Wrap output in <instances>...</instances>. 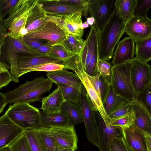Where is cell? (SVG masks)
<instances>
[{
	"label": "cell",
	"instance_id": "7dc6e473",
	"mask_svg": "<svg viewBox=\"0 0 151 151\" xmlns=\"http://www.w3.org/2000/svg\"><path fill=\"white\" fill-rule=\"evenodd\" d=\"M90 0H60L63 2L75 4L82 7L84 10L83 15L86 17L88 13L89 4Z\"/></svg>",
	"mask_w": 151,
	"mask_h": 151
},
{
	"label": "cell",
	"instance_id": "8d00e7d4",
	"mask_svg": "<svg viewBox=\"0 0 151 151\" xmlns=\"http://www.w3.org/2000/svg\"><path fill=\"white\" fill-rule=\"evenodd\" d=\"M8 147L11 151H32L24 131Z\"/></svg>",
	"mask_w": 151,
	"mask_h": 151
},
{
	"label": "cell",
	"instance_id": "5bb4252c",
	"mask_svg": "<svg viewBox=\"0 0 151 151\" xmlns=\"http://www.w3.org/2000/svg\"><path fill=\"white\" fill-rule=\"evenodd\" d=\"M125 32L134 41L151 35V20L147 16H133L126 24Z\"/></svg>",
	"mask_w": 151,
	"mask_h": 151
},
{
	"label": "cell",
	"instance_id": "d4e9b609",
	"mask_svg": "<svg viewBox=\"0 0 151 151\" xmlns=\"http://www.w3.org/2000/svg\"><path fill=\"white\" fill-rule=\"evenodd\" d=\"M40 113L42 126L50 128L72 126L68 116L60 112L50 115H47L43 111H40Z\"/></svg>",
	"mask_w": 151,
	"mask_h": 151
},
{
	"label": "cell",
	"instance_id": "816d5d0a",
	"mask_svg": "<svg viewBox=\"0 0 151 151\" xmlns=\"http://www.w3.org/2000/svg\"><path fill=\"white\" fill-rule=\"evenodd\" d=\"M7 104L6 94L0 92V114L3 111Z\"/></svg>",
	"mask_w": 151,
	"mask_h": 151
},
{
	"label": "cell",
	"instance_id": "680465c9",
	"mask_svg": "<svg viewBox=\"0 0 151 151\" xmlns=\"http://www.w3.org/2000/svg\"><path fill=\"white\" fill-rule=\"evenodd\" d=\"M0 151H11L8 147L3 148L0 149Z\"/></svg>",
	"mask_w": 151,
	"mask_h": 151
},
{
	"label": "cell",
	"instance_id": "f5cc1de1",
	"mask_svg": "<svg viewBox=\"0 0 151 151\" xmlns=\"http://www.w3.org/2000/svg\"><path fill=\"white\" fill-rule=\"evenodd\" d=\"M10 68L4 63L0 61V73L5 72L9 71Z\"/></svg>",
	"mask_w": 151,
	"mask_h": 151
},
{
	"label": "cell",
	"instance_id": "44dd1931",
	"mask_svg": "<svg viewBox=\"0 0 151 151\" xmlns=\"http://www.w3.org/2000/svg\"><path fill=\"white\" fill-rule=\"evenodd\" d=\"M82 13L80 12L62 17L60 26L68 34L81 40L84 33V29L82 26Z\"/></svg>",
	"mask_w": 151,
	"mask_h": 151
},
{
	"label": "cell",
	"instance_id": "ee69618b",
	"mask_svg": "<svg viewBox=\"0 0 151 151\" xmlns=\"http://www.w3.org/2000/svg\"><path fill=\"white\" fill-rule=\"evenodd\" d=\"M151 84L145 87L138 96V99L143 103L151 113Z\"/></svg>",
	"mask_w": 151,
	"mask_h": 151
},
{
	"label": "cell",
	"instance_id": "f1b7e54d",
	"mask_svg": "<svg viewBox=\"0 0 151 151\" xmlns=\"http://www.w3.org/2000/svg\"><path fill=\"white\" fill-rule=\"evenodd\" d=\"M60 112L68 116L72 126L83 122L80 108L73 103L65 101L60 107Z\"/></svg>",
	"mask_w": 151,
	"mask_h": 151
},
{
	"label": "cell",
	"instance_id": "277c9868",
	"mask_svg": "<svg viewBox=\"0 0 151 151\" xmlns=\"http://www.w3.org/2000/svg\"><path fill=\"white\" fill-rule=\"evenodd\" d=\"M40 111L27 103H17L9 106L5 114L23 131L36 129L41 126Z\"/></svg>",
	"mask_w": 151,
	"mask_h": 151
},
{
	"label": "cell",
	"instance_id": "4dcf8cb0",
	"mask_svg": "<svg viewBox=\"0 0 151 151\" xmlns=\"http://www.w3.org/2000/svg\"><path fill=\"white\" fill-rule=\"evenodd\" d=\"M61 90L65 101L73 103L80 108V100L81 90L66 85L56 83Z\"/></svg>",
	"mask_w": 151,
	"mask_h": 151
},
{
	"label": "cell",
	"instance_id": "8fae6325",
	"mask_svg": "<svg viewBox=\"0 0 151 151\" xmlns=\"http://www.w3.org/2000/svg\"><path fill=\"white\" fill-rule=\"evenodd\" d=\"M73 70L78 76L85 88L96 111L100 114L104 120L107 124L109 119L103 106L101 98L94 88L87 74L83 70L81 64H74L68 66L67 69Z\"/></svg>",
	"mask_w": 151,
	"mask_h": 151
},
{
	"label": "cell",
	"instance_id": "bcb514c9",
	"mask_svg": "<svg viewBox=\"0 0 151 151\" xmlns=\"http://www.w3.org/2000/svg\"><path fill=\"white\" fill-rule=\"evenodd\" d=\"M23 41L30 48L36 51L41 46L49 42L44 40L32 38H23Z\"/></svg>",
	"mask_w": 151,
	"mask_h": 151
},
{
	"label": "cell",
	"instance_id": "d6986e66",
	"mask_svg": "<svg viewBox=\"0 0 151 151\" xmlns=\"http://www.w3.org/2000/svg\"><path fill=\"white\" fill-rule=\"evenodd\" d=\"M117 45L112 57L113 65L122 64L134 59L135 46L132 38L126 37Z\"/></svg>",
	"mask_w": 151,
	"mask_h": 151
},
{
	"label": "cell",
	"instance_id": "74e56055",
	"mask_svg": "<svg viewBox=\"0 0 151 151\" xmlns=\"http://www.w3.org/2000/svg\"><path fill=\"white\" fill-rule=\"evenodd\" d=\"M74 55L69 53L60 44L52 46L47 56L61 60L64 62Z\"/></svg>",
	"mask_w": 151,
	"mask_h": 151
},
{
	"label": "cell",
	"instance_id": "6f0895ef",
	"mask_svg": "<svg viewBox=\"0 0 151 151\" xmlns=\"http://www.w3.org/2000/svg\"><path fill=\"white\" fill-rule=\"evenodd\" d=\"M82 26L83 28L84 29L88 27L89 26V25L86 23V22H85L84 23H82Z\"/></svg>",
	"mask_w": 151,
	"mask_h": 151
},
{
	"label": "cell",
	"instance_id": "f907efd6",
	"mask_svg": "<svg viewBox=\"0 0 151 151\" xmlns=\"http://www.w3.org/2000/svg\"><path fill=\"white\" fill-rule=\"evenodd\" d=\"M52 46L50 43L43 45L36 50V51L40 55L46 56L50 51Z\"/></svg>",
	"mask_w": 151,
	"mask_h": 151
},
{
	"label": "cell",
	"instance_id": "9c48e42d",
	"mask_svg": "<svg viewBox=\"0 0 151 151\" xmlns=\"http://www.w3.org/2000/svg\"><path fill=\"white\" fill-rule=\"evenodd\" d=\"M68 34L55 23L47 21L35 30L28 32L23 38L45 40L53 46L62 43Z\"/></svg>",
	"mask_w": 151,
	"mask_h": 151
},
{
	"label": "cell",
	"instance_id": "ba28073f",
	"mask_svg": "<svg viewBox=\"0 0 151 151\" xmlns=\"http://www.w3.org/2000/svg\"><path fill=\"white\" fill-rule=\"evenodd\" d=\"M116 0H90L88 13L95 20L93 24L100 33L116 10Z\"/></svg>",
	"mask_w": 151,
	"mask_h": 151
},
{
	"label": "cell",
	"instance_id": "60d3db41",
	"mask_svg": "<svg viewBox=\"0 0 151 151\" xmlns=\"http://www.w3.org/2000/svg\"><path fill=\"white\" fill-rule=\"evenodd\" d=\"M109 151H132L126 144L123 135L115 137L109 146Z\"/></svg>",
	"mask_w": 151,
	"mask_h": 151
},
{
	"label": "cell",
	"instance_id": "ac0fdd59",
	"mask_svg": "<svg viewBox=\"0 0 151 151\" xmlns=\"http://www.w3.org/2000/svg\"><path fill=\"white\" fill-rule=\"evenodd\" d=\"M23 131L5 114L0 117V149L8 147Z\"/></svg>",
	"mask_w": 151,
	"mask_h": 151
},
{
	"label": "cell",
	"instance_id": "52a82bcc",
	"mask_svg": "<svg viewBox=\"0 0 151 151\" xmlns=\"http://www.w3.org/2000/svg\"><path fill=\"white\" fill-rule=\"evenodd\" d=\"M80 108L84 124L86 134L88 140L98 147L95 123V113L96 111L83 85L81 92Z\"/></svg>",
	"mask_w": 151,
	"mask_h": 151
},
{
	"label": "cell",
	"instance_id": "5b68a950",
	"mask_svg": "<svg viewBox=\"0 0 151 151\" xmlns=\"http://www.w3.org/2000/svg\"><path fill=\"white\" fill-rule=\"evenodd\" d=\"M20 53L32 55H40L27 46L23 39H19L7 36L2 46L0 57V61L4 63L10 68V73L13 81L17 83L18 77L17 61Z\"/></svg>",
	"mask_w": 151,
	"mask_h": 151
},
{
	"label": "cell",
	"instance_id": "4fadbf2b",
	"mask_svg": "<svg viewBox=\"0 0 151 151\" xmlns=\"http://www.w3.org/2000/svg\"><path fill=\"white\" fill-rule=\"evenodd\" d=\"M40 6L47 15L65 17L82 12L84 10L81 6L75 4L63 2L60 0H38Z\"/></svg>",
	"mask_w": 151,
	"mask_h": 151
},
{
	"label": "cell",
	"instance_id": "484cf974",
	"mask_svg": "<svg viewBox=\"0 0 151 151\" xmlns=\"http://www.w3.org/2000/svg\"><path fill=\"white\" fill-rule=\"evenodd\" d=\"M134 42L135 58L148 63L151 60V35Z\"/></svg>",
	"mask_w": 151,
	"mask_h": 151
},
{
	"label": "cell",
	"instance_id": "f35d334b",
	"mask_svg": "<svg viewBox=\"0 0 151 151\" xmlns=\"http://www.w3.org/2000/svg\"><path fill=\"white\" fill-rule=\"evenodd\" d=\"M151 6V0H136L133 16L141 17L147 16V13Z\"/></svg>",
	"mask_w": 151,
	"mask_h": 151
},
{
	"label": "cell",
	"instance_id": "7c38bea8",
	"mask_svg": "<svg viewBox=\"0 0 151 151\" xmlns=\"http://www.w3.org/2000/svg\"><path fill=\"white\" fill-rule=\"evenodd\" d=\"M130 77L132 86L138 97L145 87L151 84L150 66L134 58L132 60Z\"/></svg>",
	"mask_w": 151,
	"mask_h": 151
},
{
	"label": "cell",
	"instance_id": "7bdbcfd3",
	"mask_svg": "<svg viewBox=\"0 0 151 151\" xmlns=\"http://www.w3.org/2000/svg\"><path fill=\"white\" fill-rule=\"evenodd\" d=\"M97 68L98 72L110 83L111 69V64L108 62L102 60L99 58L97 62Z\"/></svg>",
	"mask_w": 151,
	"mask_h": 151
},
{
	"label": "cell",
	"instance_id": "3957f363",
	"mask_svg": "<svg viewBox=\"0 0 151 151\" xmlns=\"http://www.w3.org/2000/svg\"><path fill=\"white\" fill-rule=\"evenodd\" d=\"M35 0H19L3 21L7 36L23 40L27 34L25 25L30 9Z\"/></svg>",
	"mask_w": 151,
	"mask_h": 151
},
{
	"label": "cell",
	"instance_id": "2e32d148",
	"mask_svg": "<svg viewBox=\"0 0 151 151\" xmlns=\"http://www.w3.org/2000/svg\"><path fill=\"white\" fill-rule=\"evenodd\" d=\"M75 126L49 128L50 134L58 144L65 148L78 150V139Z\"/></svg>",
	"mask_w": 151,
	"mask_h": 151
},
{
	"label": "cell",
	"instance_id": "836d02e7",
	"mask_svg": "<svg viewBox=\"0 0 151 151\" xmlns=\"http://www.w3.org/2000/svg\"><path fill=\"white\" fill-rule=\"evenodd\" d=\"M86 41L79 40L69 34L66 39L60 44L69 53L75 55L79 54L84 46Z\"/></svg>",
	"mask_w": 151,
	"mask_h": 151
},
{
	"label": "cell",
	"instance_id": "4316f807",
	"mask_svg": "<svg viewBox=\"0 0 151 151\" xmlns=\"http://www.w3.org/2000/svg\"><path fill=\"white\" fill-rule=\"evenodd\" d=\"M136 4V0H116L115 6L116 12L124 24L133 16Z\"/></svg>",
	"mask_w": 151,
	"mask_h": 151
},
{
	"label": "cell",
	"instance_id": "6da1fadb",
	"mask_svg": "<svg viewBox=\"0 0 151 151\" xmlns=\"http://www.w3.org/2000/svg\"><path fill=\"white\" fill-rule=\"evenodd\" d=\"M126 24L116 9L102 31L98 33L99 58L110 61L114 49L125 32Z\"/></svg>",
	"mask_w": 151,
	"mask_h": 151
},
{
	"label": "cell",
	"instance_id": "9a60e30c",
	"mask_svg": "<svg viewBox=\"0 0 151 151\" xmlns=\"http://www.w3.org/2000/svg\"><path fill=\"white\" fill-rule=\"evenodd\" d=\"M50 63L63 64V61L58 59L42 55H19L17 58V76L19 78L26 73L28 69Z\"/></svg>",
	"mask_w": 151,
	"mask_h": 151
},
{
	"label": "cell",
	"instance_id": "8992f818",
	"mask_svg": "<svg viewBox=\"0 0 151 151\" xmlns=\"http://www.w3.org/2000/svg\"><path fill=\"white\" fill-rule=\"evenodd\" d=\"M132 60L111 66L110 84L115 91L127 101L138 99L137 95L131 81Z\"/></svg>",
	"mask_w": 151,
	"mask_h": 151
},
{
	"label": "cell",
	"instance_id": "ffe728a7",
	"mask_svg": "<svg viewBox=\"0 0 151 151\" xmlns=\"http://www.w3.org/2000/svg\"><path fill=\"white\" fill-rule=\"evenodd\" d=\"M126 144L132 151H147L145 135L133 126L122 127Z\"/></svg>",
	"mask_w": 151,
	"mask_h": 151
},
{
	"label": "cell",
	"instance_id": "f6af8a7d",
	"mask_svg": "<svg viewBox=\"0 0 151 151\" xmlns=\"http://www.w3.org/2000/svg\"><path fill=\"white\" fill-rule=\"evenodd\" d=\"M19 0H0V20L3 21L7 13Z\"/></svg>",
	"mask_w": 151,
	"mask_h": 151
},
{
	"label": "cell",
	"instance_id": "83f0119b",
	"mask_svg": "<svg viewBox=\"0 0 151 151\" xmlns=\"http://www.w3.org/2000/svg\"><path fill=\"white\" fill-rule=\"evenodd\" d=\"M126 101H127L115 91L110 84L107 93L103 103V106L108 115Z\"/></svg>",
	"mask_w": 151,
	"mask_h": 151
},
{
	"label": "cell",
	"instance_id": "1f68e13d",
	"mask_svg": "<svg viewBox=\"0 0 151 151\" xmlns=\"http://www.w3.org/2000/svg\"><path fill=\"white\" fill-rule=\"evenodd\" d=\"M36 129L46 151H58V144L49 134V127L41 126Z\"/></svg>",
	"mask_w": 151,
	"mask_h": 151
},
{
	"label": "cell",
	"instance_id": "ab89813d",
	"mask_svg": "<svg viewBox=\"0 0 151 151\" xmlns=\"http://www.w3.org/2000/svg\"><path fill=\"white\" fill-rule=\"evenodd\" d=\"M64 68V66L63 64L53 63H48L31 68L27 70L26 73L35 71L50 72L61 70Z\"/></svg>",
	"mask_w": 151,
	"mask_h": 151
},
{
	"label": "cell",
	"instance_id": "b9f144b4",
	"mask_svg": "<svg viewBox=\"0 0 151 151\" xmlns=\"http://www.w3.org/2000/svg\"><path fill=\"white\" fill-rule=\"evenodd\" d=\"M132 102L125 101L115 110L108 115L109 119L116 118L128 114L132 108Z\"/></svg>",
	"mask_w": 151,
	"mask_h": 151
},
{
	"label": "cell",
	"instance_id": "30bf717a",
	"mask_svg": "<svg viewBox=\"0 0 151 151\" xmlns=\"http://www.w3.org/2000/svg\"><path fill=\"white\" fill-rule=\"evenodd\" d=\"M95 116L98 147L99 151H109V146L113 139L123 135L122 128L108 124L98 111H96Z\"/></svg>",
	"mask_w": 151,
	"mask_h": 151
},
{
	"label": "cell",
	"instance_id": "d6a6232c",
	"mask_svg": "<svg viewBox=\"0 0 151 151\" xmlns=\"http://www.w3.org/2000/svg\"><path fill=\"white\" fill-rule=\"evenodd\" d=\"M99 59L98 34L93 42L92 53L89 62L84 71L89 76H93L98 73L97 64Z\"/></svg>",
	"mask_w": 151,
	"mask_h": 151
},
{
	"label": "cell",
	"instance_id": "7a4b0ae2",
	"mask_svg": "<svg viewBox=\"0 0 151 151\" xmlns=\"http://www.w3.org/2000/svg\"><path fill=\"white\" fill-rule=\"evenodd\" d=\"M54 83L48 78L37 77L27 81L6 94L8 104L27 103L39 100L42 95L50 90Z\"/></svg>",
	"mask_w": 151,
	"mask_h": 151
},
{
	"label": "cell",
	"instance_id": "db71d44e",
	"mask_svg": "<svg viewBox=\"0 0 151 151\" xmlns=\"http://www.w3.org/2000/svg\"><path fill=\"white\" fill-rule=\"evenodd\" d=\"M147 151H151V135L145 136Z\"/></svg>",
	"mask_w": 151,
	"mask_h": 151
},
{
	"label": "cell",
	"instance_id": "d590c367",
	"mask_svg": "<svg viewBox=\"0 0 151 151\" xmlns=\"http://www.w3.org/2000/svg\"><path fill=\"white\" fill-rule=\"evenodd\" d=\"M135 112L132 108L127 114L120 117L109 119L108 124L121 128L132 125L135 119Z\"/></svg>",
	"mask_w": 151,
	"mask_h": 151
},
{
	"label": "cell",
	"instance_id": "9f6ffc18",
	"mask_svg": "<svg viewBox=\"0 0 151 151\" xmlns=\"http://www.w3.org/2000/svg\"><path fill=\"white\" fill-rule=\"evenodd\" d=\"M94 21V18L93 17H90L86 18V22L88 25L92 26L93 25Z\"/></svg>",
	"mask_w": 151,
	"mask_h": 151
},
{
	"label": "cell",
	"instance_id": "603a6c76",
	"mask_svg": "<svg viewBox=\"0 0 151 151\" xmlns=\"http://www.w3.org/2000/svg\"><path fill=\"white\" fill-rule=\"evenodd\" d=\"M47 14L35 0L29 11L25 25L27 34L37 29L47 21Z\"/></svg>",
	"mask_w": 151,
	"mask_h": 151
},
{
	"label": "cell",
	"instance_id": "e0dca14e",
	"mask_svg": "<svg viewBox=\"0 0 151 151\" xmlns=\"http://www.w3.org/2000/svg\"><path fill=\"white\" fill-rule=\"evenodd\" d=\"M135 112V119L132 125L145 135H151V113L145 105L138 99L132 102Z\"/></svg>",
	"mask_w": 151,
	"mask_h": 151
},
{
	"label": "cell",
	"instance_id": "7402d4cb",
	"mask_svg": "<svg viewBox=\"0 0 151 151\" xmlns=\"http://www.w3.org/2000/svg\"><path fill=\"white\" fill-rule=\"evenodd\" d=\"M47 78L54 83H60L73 87L81 90L82 83L76 73L63 69L61 70L48 72Z\"/></svg>",
	"mask_w": 151,
	"mask_h": 151
},
{
	"label": "cell",
	"instance_id": "e575fe53",
	"mask_svg": "<svg viewBox=\"0 0 151 151\" xmlns=\"http://www.w3.org/2000/svg\"><path fill=\"white\" fill-rule=\"evenodd\" d=\"M32 151H46L36 129L24 131Z\"/></svg>",
	"mask_w": 151,
	"mask_h": 151
},
{
	"label": "cell",
	"instance_id": "f546056e",
	"mask_svg": "<svg viewBox=\"0 0 151 151\" xmlns=\"http://www.w3.org/2000/svg\"><path fill=\"white\" fill-rule=\"evenodd\" d=\"M87 75L103 103L108 91L110 83L99 72L93 76Z\"/></svg>",
	"mask_w": 151,
	"mask_h": 151
},
{
	"label": "cell",
	"instance_id": "681fc988",
	"mask_svg": "<svg viewBox=\"0 0 151 151\" xmlns=\"http://www.w3.org/2000/svg\"><path fill=\"white\" fill-rule=\"evenodd\" d=\"M7 36V31L4 26L3 21L0 20V57L1 48Z\"/></svg>",
	"mask_w": 151,
	"mask_h": 151
},
{
	"label": "cell",
	"instance_id": "cb8c5ba5",
	"mask_svg": "<svg viewBox=\"0 0 151 151\" xmlns=\"http://www.w3.org/2000/svg\"><path fill=\"white\" fill-rule=\"evenodd\" d=\"M65 101L59 87L42 100L41 109L47 115H53L60 112V107Z\"/></svg>",
	"mask_w": 151,
	"mask_h": 151
},
{
	"label": "cell",
	"instance_id": "c3c4849f",
	"mask_svg": "<svg viewBox=\"0 0 151 151\" xmlns=\"http://www.w3.org/2000/svg\"><path fill=\"white\" fill-rule=\"evenodd\" d=\"M13 81V78L9 71L0 73V89Z\"/></svg>",
	"mask_w": 151,
	"mask_h": 151
},
{
	"label": "cell",
	"instance_id": "11a10c76",
	"mask_svg": "<svg viewBox=\"0 0 151 151\" xmlns=\"http://www.w3.org/2000/svg\"><path fill=\"white\" fill-rule=\"evenodd\" d=\"M58 151H75L73 149L64 147L58 144Z\"/></svg>",
	"mask_w": 151,
	"mask_h": 151
}]
</instances>
